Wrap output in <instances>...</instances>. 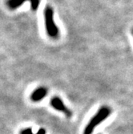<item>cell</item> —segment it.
<instances>
[{"label":"cell","instance_id":"7","mask_svg":"<svg viewBox=\"0 0 133 134\" xmlns=\"http://www.w3.org/2000/svg\"><path fill=\"white\" fill-rule=\"evenodd\" d=\"M46 133H47L46 129H43V128H41V129H39L37 131V132H36L35 134H46Z\"/></svg>","mask_w":133,"mask_h":134},{"label":"cell","instance_id":"4","mask_svg":"<svg viewBox=\"0 0 133 134\" xmlns=\"http://www.w3.org/2000/svg\"><path fill=\"white\" fill-rule=\"evenodd\" d=\"M51 105L55 109V110L63 113L66 116L71 117L72 112L63 104V100L60 99L59 97H57V96L53 97L51 100Z\"/></svg>","mask_w":133,"mask_h":134},{"label":"cell","instance_id":"3","mask_svg":"<svg viewBox=\"0 0 133 134\" xmlns=\"http://www.w3.org/2000/svg\"><path fill=\"white\" fill-rule=\"evenodd\" d=\"M30 2L31 3V8L33 10H37L39 5H40V0H7V6L9 9L10 10H15L20 6L24 2Z\"/></svg>","mask_w":133,"mask_h":134},{"label":"cell","instance_id":"1","mask_svg":"<svg viewBox=\"0 0 133 134\" xmlns=\"http://www.w3.org/2000/svg\"><path fill=\"white\" fill-rule=\"evenodd\" d=\"M43 17L46 31L48 36L52 39H57L59 35V27L56 26L54 19V10L50 6H47L43 10Z\"/></svg>","mask_w":133,"mask_h":134},{"label":"cell","instance_id":"6","mask_svg":"<svg viewBox=\"0 0 133 134\" xmlns=\"http://www.w3.org/2000/svg\"><path fill=\"white\" fill-rule=\"evenodd\" d=\"M20 134H34L32 132V129L31 128H27L21 131Z\"/></svg>","mask_w":133,"mask_h":134},{"label":"cell","instance_id":"2","mask_svg":"<svg viewBox=\"0 0 133 134\" xmlns=\"http://www.w3.org/2000/svg\"><path fill=\"white\" fill-rule=\"evenodd\" d=\"M111 114V109L107 107L103 106L101 107L96 114L90 120L88 124L83 130V134H92L95 129L103 121H104Z\"/></svg>","mask_w":133,"mask_h":134},{"label":"cell","instance_id":"8","mask_svg":"<svg viewBox=\"0 0 133 134\" xmlns=\"http://www.w3.org/2000/svg\"><path fill=\"white\" fill-rule=\"evenodd\" d=\"M131 33H132V35H133V29H132V31H131Z\"/></svg>","mask_w":133,"mask_h":134},{"label":"cell","instance_id":"5","mask_svg":"<svg viewBox=\"0 0 133 134\" xmlns=\"http://www.w3.org/2000/svg\"><path fill=\"white\" fill-rule=\"evenodd\" d=\"M47 95V89L44 87L36 88L31 95V100L34 102H39L42 100Z\"/></svg>","mask_w":133,"mask_h":134}]
</instances>
